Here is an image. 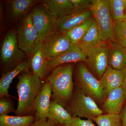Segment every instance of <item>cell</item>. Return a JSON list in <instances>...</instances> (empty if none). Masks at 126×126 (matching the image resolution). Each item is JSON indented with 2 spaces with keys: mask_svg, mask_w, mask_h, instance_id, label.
<instances>
[{
  "mask_svg": "<svg viewBox=\"0 0 126 126\" xmlns=\"http://www.w3.org/2000/svg\"><path fill=\"white\" fill-rule=\"evenodd\" d=\"M26 54L20 49L16 32H9L5 37L1 48V60L2 74L13 70L23 61Z\"/></svg>",
  "mask_w": 126,
  "mask_h": 126,
  "instance_id": "6",
  "label": "cell"
},
{
  "mask_svg": "<svg viewBox=\"0 0 126 126\" xmlns=\"http://www.w3.org/2000/svg\"><path fill=\"white\" fill-rule=\"evenodd\" d=\"M114 23L123 20L126 15V0H109Z\"/></svg>",
  "mask_w": 126,
  "mask_h": 126,
  "instance_id": "25",
  "label": "cell"
},
{
  "mask_svg": "<svg viewBox=\"0 0 126 126\" xmlns=\"http://www.w3.org/2000/svg\"><path fill=\"white\" fill-rule=\"evenodd\" d=\"M20 49L31 55L36 45L38 34L33 23L31 13H26L21 19L16 32Z\"/></svg>",
  "mask_w": 126,
  "mask_h": 126,
  "instance_id": "7",
  "label": "cell"
},
{
  "mask_svg": "<svg viewBox=\"0 0 126 126\" xmlns=\"http://www.w3.org/2000/svg\"><path fill=\"white\" fill-rule=\"evenodd\" d=\"M34 116H0V126H31L35 121Z\"/></svg>",
  "mask_w": 126,
  "mask_h": 126,
  "instance_id": "24",
  "label": "cell"
},
{
  "mask_svg": "<svg viewBox=\"0 0 126 126\" xmlns=\"http://www.w3.org/2000/svg\"><path fill=\"white\" fill-rule=\"evenodd\" d=\"M42 80L33 72H22L16 85L18 104L14 113L16 116H34V104L43 86Z\"/></svg>",
  "mask_w": 126,
  "mask_h": 126,
  "instance_id": "2",
  "label": "cell"
},
{
  "mask_svg": "<svg viewBox=\"0 0 126 126\" xmlns=\"http://www.w3.org/2000/svg\"><path fill=\"white\" fill-rule=\"evenodd\" d=\"M65 109L73 117L84 118L92 121L103 114L96 103L75 86L72 98Z\"/></svg>",
  "mask_w": 126,
  "mask_h": 126,
  "instance_id": "4",
  "label": "cell"
},
{
  "mask_svg": "<svg viewBox=\"0 0 126 126\" xmlns=\"http://www.w3.org/2000/svg\"><path fill=\"white\" fill-rule=\"evenodd\" d=\"M123 20H125V21H126V16H125V17H124V19H123Z\"/></svg>",
  "mask_w": 126,
  "mask_h": 126,
  "instance_id": "35",
  "label": "cell"
},
{
  "mask_svg": "<svg viewBox=\"0 0 126 126\" xmlns=\"http://www.w3.org/2000/svg\"><path fill=\"white\" fill-rule=\"evenodd\" d=\"M74 6L79 11L88 10L92 0H70Z\"/></svg>",
  "mask_w": 126,
  "mask_h": 126,
  "instance_id": "30",
  "label": "cell"
},
{
  "mask_svg": "<svg viewBox=\"0 0 126 126\" xmlns=\"http://www.w3.org/2000/svg\"><path fill=\"white\" fill-rule=\"evenodd\" d=\"M121 126H126V102L120 113Z\"/></svg>",
  "mask_w": 126,
  "mask_h": 126,
  "instance_id": "32",
  "label": "cell"
},
{
  "mask_svg": "<svg viewBox=\"0 0 126 126\" xmlns=\"http://www.w3.org/2000/svg\"><path fill=\"white\" fill-rule=\"evenodd\" d=\"M114 36L116 43L126 48V21L122 20L114 23Z\"/></svg>",
  "mask_w": 126,
  "mask_h": 126,
  "instance_id": "26",
  "label": "cell"
},
{
  "mask_svg": "<svg viewBox=\"0 0 126 126\" xmlns=\"http://www.w3.org/2000/svg\"><path fill=\"white\" fill-rule=\"evenodd\" d=\"M13 100L10 97H0V116L8 115L9 113L15 112Z\"/></svg>",
  "mask_w": 126,
  "mask_h": 126,
  "instance_id": "28",
  "label": "cell"
},
{
  "mask_svg": "<svg viewBox=\"0 0 126 126\" xmlns=\"http://www.w3.org/2000/svg\"><path fill=\"white\" fill-rule=\"evenodd\" d=\"M89 10L97 25L99 36L104 42L115 41L114 22L109 0H92Z\"/></svg>",
  "mask_w": 126,
  "mask_h": 126,
  "instance_id": "3",
  "label": "cell"
},
{
  "mask_svg": "<svg viewBox=\"0 0 126 126\" xmlns=\"http://www.w3.org/2000/svg\"><path fill=\"white\" fill-rule=\"evenodd\" d=\"M52 126H60L59 125H58V124H53Z\"/></svg>",
  "mask_w": 126,
  "mask_h": 126,
  "instance_id": "34",
  "label": "cell"
},
{
  "mask_svg": "<svg viewBox=\"0 0 126 126\" xmlns=\"http://www.w3.org/2000/svg\"><path fill=\"white\" fill-rule=\"evenodd\" d=\"M48 60L53 70L56 67L64 64L79 62L86 63L87 58L86 54L83 52L78 44H73L66 52Z\"/></svg>",
  "mask_w": 126,
  "mask_h": 126,
  "instance_id": "14",
  "label": "cell"
},
{
  "mask_svg": "<svg viewBox=\"0 0 126 126\" xmlns=\"http://www.w3.org/2000/svg\"><path fill=\"white\" fill-rule=\"evenodd\" d=\"M104 43L99 37L98 29L95 21L78 45L83 52L86 53L89 50Z\"/></svg>",
  "mask_w": 126,
  "mask_h": 126,
  "instance_id": "22",
  "label": "cell"
},
{
  "mask_svg": "<svg viewBox=\"0 0 126 126\" xmlns=\"http://www.w3.org/2000/svg\"><path fill=\"white\" fill-rule=\"evenodd\" d=\"M93 121L98 126H121L120 114H102Z\"/></svg>",
  "mask_w": 126,
  "mask_h": 126,
  "instance_id": "27",
  "label": "cell"
},
{
  "mask_svg": "<svg viewBox=\"0 0 126 126\" xmlns=\"http://www.w3.org/2000/svg\"><path fill=\"white\" fill-rule=\"evenodd\" d=\"M94 20L92 18L77 26L66 33L73 44H78L92 26Z\"/></svg>",
  "mask_w": 126,
  "mask_h": 126,
  "instance_id": "23",
  "label": "cell"
},
{
  "mask_svg": "<svg viewBox=\"0 0 126 126\" xmlns=\"http://www.w3.org/2000/svg\"><path fill=\"white\" fill-rule=\"evenodd\" d=\"M72 45L66 33L55 32H52L43 42L44 51L48 60L62 54Z\"/></svg>",
  "mask_w": 126,
  "mask_h": 126,
  "instance_id": "10",
  "label": "cell"
},
{
  "mask_svg": "<svg viewBox=\"0 0 126 126\" xmlns=\"http://www.w3.org/2000/svg\"><path fill=\"white\" fill-rule=\"evenodd\" d=\"M30 68L29 61L23 60L13 70L2 74L0 79V97H10L8 90L13 79L20 73L29 71Z\"/></svg>",
  "mask_w": 126,
  "mask_h": 126,
  "instance_id": "18",
  "label": "cell"
},
{
  "mask_svg": "<svg viewBox=\"0 0 126 126\" xmlns=\"http://www.w3.org/2000/svg\"><path fill=\"white\" fill-rule=\"evenodd\" d=\"M126 102L122 87L113 90L107 97L102 107L103 111L108 114H120Z\"/></svg>",
  "mask_w": 126,
  "mask_h": 126,
  "instance_id": "16",
  "label": "cell"
},
{
  "mask_svg": "<svg viewBox=\"0 0 126 126\" xmlns=\"http://www.w3.org/2000/svg\"><path fill=\"white\" fill-rule=\"evenodd\" d=\"M31 14L32 21L38 32L37 45L39 42H43L52 33L58 19L44 7H36Z\"/></svg>",
  "mask_w": 126,
  "mask_h": 126,
  "instance_id": "8",
  "label": "cell"
},
{
  "mask_svg": "<svg viewBox=\"0 0 126 126\" xmlns=\"http://www.w3.org/2000/svg\"><path fill=\"white\" fill-rule=\"evenodd\" d=\"M39 2L36 0H12L6 2L9 18L15 20L24 15L34 5Z\"/></svg>",
  "mask_w": 126,
  "mask_h": 126,
  "instance_id": "20",
  "label": "cell"
},
{
  "mask_svg": "<svg viewBox=\"0 0 126 126\" xmlns=\"http://www.w3.org/2000/svg\"><path fill=\"white\" fill-rule=\"evenodd\" d=\"M109 43L104 42L89 50L86 53V63L101 78L109 66Z\"/></svg>",
  "mask_w": 126,
  "mask_h": 126,
  "instance_id": "9",
  "label": "cell"
},
{
  "mask_svg": "<svg viewBox=\"0 0 126 126\" xmlns=\"http://www.w3.org/2000/svg\"><path fill=\"white\" fill-rule=\"evenodd\" d=\"M45 8L57 19L79 11L70 0H45Z\"/></svg>",
  "mask_w": 126,
  "mask_h": 126,
  "instance_id": "17",
  "label": "cell"
},
{
  "mask_svg": "<svg viewBox=\"0 0 126 126\" xmlns=\"http://www.w3.org/2000/svg\"><path fill=\"white\" fill-rule=\"evenodd\" d=\"M78 63L75 68V86L97 103H103L106 98L100 80L94 77L83 62Z\"/></svg>",
  "mask_w": 126,
  "mask_h": 126,
  "instance_id": "5",
  "label": "cell"
},
{
  "mask_svg": "<svg viewBox=\"0 0 126 126\" xmlns=\"http://www.w3.org/2000/svg\"><path fill=\"white\" fill-rule=\"evenodd\" d=\"M52 122L48 118H44L36 120L31 126H52Z\"/></svg>",
  "mask_w": 126,
  "mask_h": 126,
  "instance_id": "31",
  "label": "cell"
},
{
  "mask_svg": "<svg viewBox=\"0 0 126 126\" xmlns=\"http://www.w3.org/2000/svg\"><path fill=\"white\" fill-rule=\"evenodd\" d=\"M60 126V125H59ZM60 126H95L92 120H83L78 117H73L70 122Z\"/></svg>",
  "mask_w": 126,
  "mask_h": 126,
  "instance_id": "29",
  "label": "cell"
},
{
  "mask_svg": "<svg viewBox=\"0 0 126 126\" xmlns=\"http://www.w3.org/2000/svg\"><path fill=\"white\" fill-rule=\"evenodd\" d=\"M108 43L110 46L109 65L115 69H123L126 65V48L115 41Z\"/></svg>",
  "mask_w": 126,
  "mask_h": 126,
  "instance_id": "21",
  "label": "cell"
},
{
  "mask_svg": "<svg viewBox=\"0 0 126 126\" xmlns=\"http://www.w3.org/2000/svg\"><path fill=\"white\" fill-rule=\"evenodd\" d=\"M74 68L73 63L62 64L54 69L44 79L52 89V100L65 108L70 101L74 90Z\"/></svg>",
  "mask_w": 126,
  "mask_h": 126,
  "instance_id": "1",
  "label": "cell"
},
{
  "mask_svg": "<svg viewBox=\"0 0 126 126\" xmlns=\"http://www.w3.org/2000/svg\"><path fill=\"white\" fill-rule=\"evenodd\" d=\"M52 90L49 84L45 81L34 104L35 120L47 118L52 96Z\"/></svg>",
  "mask_w": 126,
  "mask_h": 126,
  "instance_id": "13",
  "label": "cell"
},
{
  "mask_svg": "<svg viewBox=\"0 0 126 126\" xmlns=\"http://www.w3.org/2000/svg\"><path fill=\"white\" fill-rule=\"evenodd\" d=\"M124 69L125 70H124V78H123V81L121 87L124 91L126 101V65L124 68Z\"/></svg>",
  "mask_w": 126,
  "mask_h": 126,
  "instance_id": "33",
  "label": "cell"
},
{
  "mask_svg": "<svg viewBox=\"0 0 126 126\" xmlns=\"http://www.w3.org/2000/svg\"><path fill=\"white\" fill-rule=\"evenodd\" d=\"M29 62L32 72L41 80H44L52 70L45 53L43 42L37 44Z\"/></svg>",
  "mask_w": 126,
  "mask_h": 126,
  "instance_id": "11",
  "label": "cell"
},
{
  "mask_svg": "<svg viewBox=\"0 0 126 126\" xmlns=\"http://www.w3.org/2000/svg\"><path fill=\"white\" fill-rule=\"evenodd\" d=\"M93 17L89 9L76 12L58 19L53 32L66 33Z\"/></svg>",
  "mask_w": 126,
  "mask_h": 126,
  "instance_id": "12",
  "label": "cell"
},
{
  "mask_svg": "<svg viewBox=\"0 0 126 126\" xmlns=\"http://www.w3.org/2000/svg\"><path fill=\"white\" fill-rule=\"evenodd\" d=\"M67 110L60 104L51 100L47 118L53 124L64 126L70 122L73 118Z\"/></svg>",
  "mask_w": 126,
  "mask_h": 126,
  "instance_id": "19",
  "label": "cell"
},
{
  "mask_svg": "<svg viewBox=\"0 0 126 126\" xmlns=\"http://www.w3.org/2000/svg\"><path fill=\"white\" fill-rule=\"evenodd\" d=\"M124 68L121 70H118L109 65L100 79L105 98L113 90L121 87L124 78Z\"/></svg>",
  "mask_w": 126,
  "mask_h": 126,
  "instance_id": "15",
  "label": "cell"
}]
</instances>
